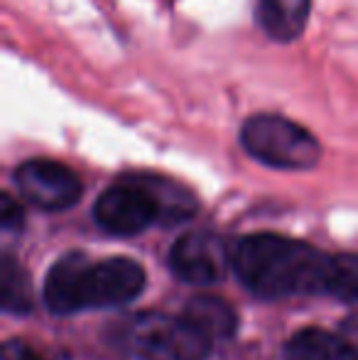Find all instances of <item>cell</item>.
I'll list each match as a JSON object with an SVG mask.
<instances>
[{
  "mask_svg": "<svg viewBox=\"0 0 358 360\" xmlns=\"http://www.w3.org/2000/svg\"><path fill=\"white\" fill-rule=\"evenodd\" d=\"M231 252L238 280L263 299L326 292L329 255L302 240L255 233L241 238Z\"/></svg>",
  "mask_w": 358,
  "mask_h": 360,
  "instance_id": "obj_1",
  "label": "cell"
},
{
  "mask_svg": "<svg viewBox=\"0 0 358 360\" xmlns=\"http://www.w3.org/2000/svg\"><path fill=\"white\" fill-rule=\"evenodd\" d=\"M145 272L130 257L89 260L84 252L59 257L44 280V304L52 314H77L128 304L143 292Z\"/></svg>",
  "mask_w": 358,
  "mask_h": 360,
  "instance_id": "obj_2",
  "label": "cell"
},
{
  "mask_svg": "<svg viewBox=\"0 0 358 360\" xmlns=\"http://www.w3.org/2000/svg\"><path fill=\"white\" fill-rule=\"evenodd\" d=\"M241 143L250 157L275 169H312L321 157L319 140L309 130L272 113L245 120L241 128Z\"/></svg>",
  "mask_w": 358,
  "mask_h": 360,
  "instance_id": "obj_3",
  "label": "cell"
},
{
  "mask_svg": "<svg viewBox=\"0 0 358 360\" xmlns=\"http://www.w3.org/2000/svg\"><path fill=\"white\" fill-rule=\"evenodd\" d=\"M211 338L186 316L140 314L128 326V346L140 360H204Z\"/></svg>",
  "mask_w": 358,
  "mask_h": 360,
  "instance_id": "obj_4",
  "label": "cell"
},
{
  "mask_svg": "<svg viewBox=\"0 0 358 360\" xmlns=\"http://www.w3.org/2000/svg\"><path fill=\"white\" fill-rule=\"evenodd\" d=\"M94 218L110 236H135L162 218V209L150 179H125L98 196Z\"/></svg>",
  "mask_w": 358,
  "mask_h": 360,
  "instance_id": "obj_5",
  "label": "cell"
},
{
  "mask_svg": "<svg viewBox=\"0 0 358 360\" xmlns=\"http://www.w3.org/2000/svg\"><path fill=\"white\" fill-rule=\"evenodd\" d=\"M20 196L42 211H67L82 199V179L77 172L54 160H30L15 169Z\"/></svg>",
  "mask_w": 358,
  "mask_h": 360,
  "instance_id": "obj_6",
  "label": "cell"
},
{
  "mask_svg": "<svg viewBox=\"0 0 358 360\" xmlns=\"http://www.w3.org/2000/svg\"><path fill=\"white\" fill-rule=\"evenodd\" d=\"M234 252H229L226 243L209 231L184 233L170 252V265L174 275L191 285H211L221 280L229 267Z\"/></svg>",
  "mask_w": 358,
  "mask_h": 360,
  "instance_id": "obj_7",
  "label": "cell"
},
{
  "mask_svg": "<svg viewBox=\"0 0 358 360\" xmlns=\"http://www.w3.org/2000/svg\"><path fill=\"white\" fill-rule=\"evenodd\" d=\"M312 0H258L260 27L275 42H295L309 20Z\"/></svg>",
  "mask_w": 358,
  "mask_h": 360,
  "instance_id": "obj_8",
  "label": "cell"
},
{
  "mask_svg": "<svg viewBox=\"0 0 358 360\" xmlns=\"http://www.w3.org/2000/svg\"><path fill=\"white\" fill-rule=\"evenodd\" d=\"M287 360H358V351L341 336L321 328H305L285 346Z\"/></svg>",
  "mask_w": 358,
  "mask_h": 360,
  "instance_id": "obj_9",
  "label": "cell"
},
{
  "mask_svg": "<svg viewBox=\"0 0 358 360\" xmlns=\"http://www.w3.org/2000/svg\"><path fill=\"white\" fill-rule=\"evenodd\" d=\"M184 316L199 331H204L211 341L231 338L236 333V323H238L229 302L214 297V294H199V297L189 299L184 307Z\"/></svg>",
  "mask_w": 358,
  "mask_h": 360,
  "instance_id": "obj_10",
  "label": "cell"
},
{
  "mask_svg": "<svg viewBox=\"0 0 358 360\" xmlns=\"http://www.w3.org/2000/svg\"><path fill=\"white\" fill-rule=\"evenodd\" d=\"M0 302L10 314H27L34 304L32 280L10 252L0 260Z\"/></svg>",
  "mask_w": 358,
  "mask_h": 360,
  "instance_id": "obj_11",
  "label": "cell"
},
{
  "mask_svg": "<svg viewBox=\"0 0 358 360\" xmlns=\"http://www.w3.org/2000/svg\"><path fill=\"white\" fill-rule=\"evenodd\" d=\"M326 292L346 302H358V252L329 257Z\"/></svg>",
  "mask_w": 358,
  "mask_h": 360,
  "instance_id": "obj_12",
  "label": "cell"
},
{
  "mask_svg": "<svg viewBox=\"0 0 358 360\" xmlns=\"http://www.w3.org/2000/svg\"><path fill=\"white\" fill-rule=\"evenodd\" d=\"M3 360H44L30 343L10 338L3 343Z\"/></svg>",
  "mask_w": 358,
  "mask_h": 360,
  "instance_id": "obj_13",
  "label": "cell"
},
{
  "mask_svg": "<svg viewBox=\"0 0 358 360\" xmlns=\"http://www.w3.org/2000/svg\"><path fill=\"white\" fill-rule=\"evenodd\" d=\"M23 209H20V204H15L13 196L10 194H3V216H0V221H3V228L5 231H15V228L23 226Z\"/></svg>",
  "mask_w": 358,
  "mask_h": 360,
  "instance_id": "obj_14",
  "label": "cell"
}]
</instances>
